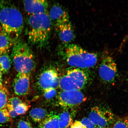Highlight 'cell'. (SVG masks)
<instances>
[{
    "label": "cell",
    "instance_id": "6",
    "mask_svg": "<svg viewBox=\"0 0 128 128\" xmlns=\"http://www.w3.org/2000/svg\"><path fill=\"white\" fill-rule=\"evenodd\" d=\"M88 118L97 126L110 128L115 121L112 112L109 110L98 106L91 109Z\"/></svg>",
    "mask_w": 128,
    "mask_h": 128
},
{
    "label": "cell",
    "instance_id": "5",
    "mask_svg": "<svg viewBox=\"0 0 128 128\" xmlns=\"http://www.w3.org/2000/svg\"><path fill=\"white\" fill-rule=\"evenodd\" d=\"M88 81L85 72L74 68L69 70L66 74L60 79L59 87L62 90H80L85 86Z\"/></svg>",
    "mask_w": 128,
    "mask_h": 128
},
{
    "label": "cell",
    "instance_id": "9",
    "mask_svg": "<svg viewBox=\"0 0 128 128\" xmlns=\"http://www.w3.org/2000/svg\"><path fill=\"white\" fill-rule=\"evenodd\" d=\"M60 78L54 69L49 68L42 72L38 80V84L44 91L49 89H56L59 86Z\"/></svg>",
    "mask_w": 128,
    "mask_h": 128
},
{
    "label": "cell",
    "instance_id": "20",
    "mask_svg": "<svg viewBox=\"0 0 128 128\" xmlns=\"http://www.w3.org/2000/svg\"><path fill=\"white\" fill-rule=\"evenodd\" d=\"M112 128H128V117L115 120Z\"/></svg>",
    "mask_w": 128,
    "mask_h": 128
},
{
    "label": "cell",
    "instance_id": "17",
    "mask_svg": "<svg viewBox=\"0 0 128 128\" xmlns=\"http://www.w3.org/2000/svg\"><path fill=\"white\" fill-rule=\"evenodd\" d=\"M47 110L41 108H36L30 112V114L32 120L35 122H40L48 115Z\"/></svg>",
    "mask_w": 128,
    "mask_h": 128
},
{
    "label": "cell",
    "instance_id": "12",
    "mask_svg": "<svg viewBox=\"0 0 128 128\" xmlns=\"http://www.w3.org/2000/svg\"><path fill=\"white\" fill-rule=\"evenodd\" d=\"M25 10L29 15H33L46 12L48 3L44 0H30L23 1Z\"/></svg>",
    "mask_w": 128,
    "mask_h": 128
},
{
    "label": "cell",
    "instance_id": "19",
    "mask_svg": "<svg viewBox=\"0 0 128 128\" xmlns=\"http://www.w3.org/2000/svg\"><path fill=\"white\" fill-rule=\"evenodd\" d=\"M9 96L7 89L2 85L0 87V110L6 106L9 100Z\"/></svg>",
    "mask_w": 128,
    "mask_h": 128
},
{
    "label": "cell",
    "instance_id": "15",
    "mask_svg": "<svg viewBox=\"0 0 128 128\" xmlns=\"http://www.w3.org/2000/svg\"><path fill=\"white\" fill-rule=\"evenodd\" d=\"M38 128H60L58 115L53 112L48 114L47 116L40 122Z\"/></svg>",
    "mask_w": 128,
    "mask_h": 128
},
{
    "label": "cell",
    "instance_id": "14",
    "mask_svg": "<svg viewBox=\"0 0 128 128\" xmlns=\"http://www.w3.org/2000/svg\"><path fill=\"white\" fill-rule=\"evenodd\" d=\"M15 41L2 30L0 31V55L4 52H8V50L14 46Z\"/></svg>",
    "mask_w": 128,
    "mask_h": 128
},
{
    "label": "cell",
    "instance_id": "22",
    "mask_svg": "<svg viewBox=\"0 0 128 128\" xmlns=\"http://www.w3.org/2000/svg\"><path fill=\"white\" fill-rule=\"evenodd\" d=\"M29 106L26 103H22L16 107L15 109L18 116L25 114L28 111Z\"/></svg>",
    "mask_w": 128,
    "mask_h": 128
},
{
    "label": "cell",
    "instance_id": "11",
    "mask_svg": "<svg viewBox=\"0 0 128 128\" xmlns=\"http://www.w3.org/2000/svg\"><path fill=\"white\" fill-rule=\"evenodd\" d=\"M59 38L65 44H70L76 37L74 30L70 20L55 25Z\"/></svg>",
    "mask_w": 128,
    "mask_h": 128
},
{
    "label": "cell",
    "instance_id": "25",
    "mask_svg": "<svg viewBox=\"0 0 128 128\" xmlns=\"http://www.w3.org/2000/svg\"><path fill=\"white\" fill-rule=\"evenodd\" d=\"M84 128H96L97 127L88 118H85L81 121Z\"/></svg>",
    "mask_w": 128,
    "mask_h": 128
},
{
    "label": "cell",
    "instance_id": "23",
    "mask_svg": "<svg viewBox=\"0 0 128 128\" xmlns=\"http://www.w3.org/2000/svg\"><path fill=\"white\" fill-rule=\"evenodd\" d=\"M44 96L48 100L52 99L57 94L56 89L51 88L46 90L44 91Z\"/></svg>",
    "mask_w": 128,
    "mask_h": 128
},
{
    "label": "cell",
    "instance_id": "7",
    "mask_svg": "<svg viewBox=\"0 0 128 128\" xmlns=\"http://www.w3.org/2000/svg\"><path fill=\"white\" fill-rule=\"evenodd\" d=\"M59 105L64 108H71L80 104L87 98L79 90H62L58 96Z\"/></svg>",
    "mask_w": 128,
    "mask_h": 128
},
{
    "label": "cell",
    "instance_id": "21",
    "mask_svg": "<svg viewBox=\"0 0 128 128\" xmlns=\"http://www.w3.org/2000/svg\"><path fill=\"white\" fill-rule=\"evenodd\" d=\"M12 121L8 112L6 107L0 110V124H4Z\"/></svg>",
    "mask_w": 128,
    "mask_h": 128
},
{
    "label": "cell",
    "instance_id": "31",
    "mask_svg": "<svg viewBox=\"0 0 128 128\" xmlns=\"http://www.w3.org/2000/svg\"><path fill=\"white\" fill-rule=\"evenodd\" d=\"M2 85V80H0V87Z\"/></svg>",
    "mask_w": 128,
    "mask_h": 128
},
{
    "label": "cell",
    "instance_id": "16",
    "mask_svg": "<svg viewBox=\"0 0 128 128\" xmlns=\"http://www.w3.org/2000/svg\"><path fill=\"white\" fill-rule=\"evenodd\" d=\"M60 128H68L73 123L72 118L69 112L64 111L58 114Z\"/></svg>",
    "mask_w": 128,
    "mask_h": 128
},
{
    "label": "cell",
    "instance_id": "3",
    "mask_svg": "<svg viewBox=\"0 0 128 128\" xmlns=\"http://www.w3.org/2000/svg\"><path fill=\"white\" fill-rule=\"evenodd\" d=\"M60 54L70 66L82 69L92 68L96 64V54L88 52L78 45L65 44Z\"/></svg>",
    "mask_w": 128,
    "mask_h": 128
},
{
    "label": "cell",
    "instance_id": "29",
    "mask_svg": "<svg viewBox=\"0 0 128 128\" xmlns=\"http://www.w3.org/2000/svg\"><path fill=\"white\" fill-rule=\"evenodd\" d=\"M2 72L0 70V80H2Z\"/></svg>",
    "mask_w": 128,
    "mask_h": 128
},
{
    "label": "cell",
    "instance_id": "13",
    "mask_svg": "<svg viewBox=\"0 0 128 128\" xmlns=\"http://www.w3.org/2000/svg\"><path fill=\"white\" fill-rule=\"evenodd\" d=\"M52 23L55 25L70 20L68 12L60 5H54L51 8L48 14Z\"/></svg>",
    "mask_w": 128,
    "mask_h": 128
},
{
    "label": "cell",
    "instance_id": "10",
    "mask_svg": "<svg viewBox=\"0 0 128 128\" xmlns=\"http://www.w3.org/2000/svg\"><path fill=\"white\" fill-rule=\"evenodd\" d=\"M30 74L18 73L13 83V87L16 95L23 96L28 93L30 89Z\"/></svg>",
    "mask_w": 128,
    "mask_h": 128
},
{
    "label": "cell",
    "instance_id": "4",
    "mask_svg": "<svg viewBox=\"0 0 128 128\" xmlns=\"http://www.w3.org/2000/svg\"><path fill=\"white\" fill-rule=\"evenodd\" d=\"M11 60L18 73L30 74L36 68V57L28 44L22 39L16 40L13 47Z\"/></svg>",
    "mask_w": 128,
    "mask_h": 128
},
{
    "label": "cell",
    "instance_id": "2",
    "mask_svg": "<svg viewBox=\"0 0 128 128\" xmlns=\"http://www.w3.org/2000/svg\"><path fill=\"white\" fill-rule=\"evenodd\" d=\"M52 24L47 12L30 16L27 32L29 42L40 48L45 46L50 38Z\"/></svg>",
    "mask_w": 128,
    "mask_h": 128
},
{
    "label": "cell",
    "instance_id": "8",
    "mask_svg": "<svg viewBox=\"0 0 128 128\" xmlns=\"http://www.w3.org/2000/svg\"><path fill=\"white\" fill-rule=\"evenodd\" d=\"M117 72L116 64L112 57L105 56L102 60L99 70V74L103 80L111 82L114 80Z\"/></svg>",
    "mask_w": 128,
    "mask_h": 128
},
{
    "label": "cell",
    "instance_id": "28",
    "mask_svg": "<svg viewBox=\"0 0 128 128\" xmlns=\"http://www.w3.org/2000/svg\"><path fill=\"white\" fill-rule=\"evenodd\" d=\"M70 128H84L81 121H76L73 123Z\"/></svg>",
    "mask_w": 128,
    "mask_h": 128
},
{
    "label": "cell",
    "instance_id": "30",
    "mask_svg": "<svg viewBox=\"0 0 128 128\" xmlns=\"http://www.w3.org/2000/svg\"><path fill=\"white\" fill-rule=\"evenodd\" d=\"M96 128H104V127H97Z\"/></svg>",
    "mask_w": 128,
    "mask_h": 128
},
{
    "label": "cell",
    "instance_id": "24",
    "mask_svg": "<svg viewBox=\"0 0 128 128\" xmlns=\"http://www.w3.org/2000/svg\"><path fill=\"white\" fill-rule=\"evenodd\" d=\"M23 103L19 98L13 97L11 98L8 100V103L10 104L15 109L16 107L20 104Z\"/></svg>",
    "mask_w": 128,
    "mask_h": 128
},
{
    "label": "cell",
    "instance_id": "1",
    "mask_svg": "<svg viewBox=\"0 0 128 128\" xmlns=\"http://www.w3.org/2000/svg\"><path fill=\"white\" fill-rule=\"evenodd\" d=\"M0 24L3 31L15 41L23 32V16L15 5L9 1H0Z\"/></svg>",
    "mask_w": 128,
    "mask_h": 128
},
{
    "label": "cell",
    "instance_id": "26",
    "mask_svg": "<svg viewBox=\"0 0 128 128\" xmlns=\"http://www.w3.org/2000/svg\"><path fill=\"white\" fill-rule=\"evenodd\" d=\"M18 128H32L29 121L25 120H20L18 123Z\"/></svg>",
    "mask_w": 128,
    "mask_h": 128
},
{
    "label": "cell",
    "instance_id": "18",
    "mask_svg": "<svg viewBox=\"0 0 128 128\" xmlns=\"http://www.w3.org/2000/svg\"><path fill=\"white\" fill-rule=\"evenodd\" d=\"M12 60L8 52L0 55V70L4 74L8 73L10 68Z\"/></svg>",
    "mask_w": 128,
    "mask_h": 128
},
{
    "label": "cell",
    "instance_id": "27",
    "mask_svg": "<svg viewBox=\"0 0 128 128\" xmlns=\"http://www.w3.org/2000/svg\"><path fill=\"white\" fill-rule=\"evenodd\" d=\"M6 107L7 109L9 116L11 118H15L18 116L16 113L15 109H14L12 106L10 104L7 103Z\"/></svg>",
    "mask_w": 128,
    "mask_h": 128
}]
</instances>
